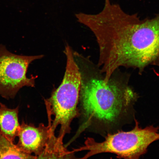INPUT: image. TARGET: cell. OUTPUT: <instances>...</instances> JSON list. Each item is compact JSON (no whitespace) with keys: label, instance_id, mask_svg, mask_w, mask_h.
I'll return each mask as SVG.
<instances>
[{"label":"cell","instance_id":"obj_1","mask_svg":"<svg viewBox=\"0 0 159 159\" xmlns=\"http://www.w3.org/2000/svg\"><path fill=\"white\" fill-rule=\"evenodd\" d=\"M76 16L96 37L97 66L105 80L122 67L142 73L149 66H159V13L141 20L137 14H129L119 5L105 0L104 8L98 14L80 13Z\"/></svg>","mask_w":159,"mask_h":159},{"label":"cell","instance_id":"obj_2","mask_svg":"<svg viewBox=\"0 0 159 159\" xmlns=\"http://www.w3.org/2000/svg\"><path fill=\"white\" fill-rule=\"evenodd\" d=\"M85 72L80 70L79 100L84 121L74 138L93 124L112 133L132 112L139 95L130 84V75L120 69L108 80L97 65L88 61Z\"/></svg>","mask_w":159,"mask_h":159},{"label":"cell","instance_id":"obj_3","mask_svg":"<svg viewBox=\"0 0 159 159\" xmlns=\"http://www.w3.org/2000/svg\"><path fill=\"white\" fill-rule=\"evenodd\" d=\"M64 52L66 66L62 82L51 97L45 100L48 126L53 134L57 127H60L57 138L61 141L70 132L71 123L79 115L77 106L81 82L80 69L69 45L66 46Z\"/></svg>","mask_w":159,"mask_h":159},{"label":"cell","instance_id":"obj_4","mask_svg":"<svg viewBox=\"0 0 159 159\" xmlns=\"http://www.w3.org/2000/svg\"><path fill=\"white\" fill-rule=\"evenodd\" d=\"M135 120V126L132 130L109 133L101 142L88 138L84 146L74 149L72 152L88 151L83 157L79 159H87L104 153L116 154L119 159H140L141 156L146 153L149 146L159 140V128L152 125L143 129L139 126L138 121Z\"/></svg>","mask_w":159,"mask_h":159},{"label":"cell","instance_id":"obj_5","mask_svg":"<svg viewBox=\"0 0 159 159\" xmlns=\"http://www.w3.org/2000/svg\"><path fill=\"white\" fill-rule=\"evenodd\" d=\"M43 57L16 54L0 44V95L13 99L23 87H34L35 77L27 76L28 69L33 61Z\"/></svg>","mask_w":159,"mask_h":159},{"label":"cell","instance_id":"obj_6","mask_svg":"<svg viewBox=\"0 0 159 159\" xmlns=\"http://www.w3.org/2000/svg\"><path fill=\"white\" fill-rule=\"evenodd\" d=\"M53 134L48 126L41 124L37 127L23 122L20 125L17 146L24 152L37 156L44 149Z\"/></svg>","mask_w":159,"mask_h":159},{"label":"cell","instance_id":"obj_7","mask_svg":"<svg viewBox=\"0 0 159 159\" xmlns=\"http://www.w3.org/2000/svg\"><path fill=\"white\" fill-rule=\"evenodd\" d=\"M19 110V107L15 109H10L0 102V132L13 142L18 135L20 128Z\"/></svg>","mask_w":159,"mask_h":159},{"label":"cell","instance_id":"obj_8","mask_svg":"<svg viewBox=\"0 0 159 159\" xmlns=\"http://www.w3.org/2000/svg\"><path fill=\"white\" fill-rule=\"evenodd\" d=\"M36 159H76L72 151L67 150L61 141L52 134L46 146Z\"/></svg>","mask_w":159,"mask_h":159},{"label":"cell","instance_id":"obj_9","mask_svg":"<svg viewBox=\"0 0 159 159\" xmlns=\"http://www.w3.org/2000/svg\"><path fill=\"white\" fill-rule=\"evenodd\" d=\"M37 156L24 152L0 132V159H36Z\"/></svg>","mask_w":159,"mask_h":159}]
</instances>
